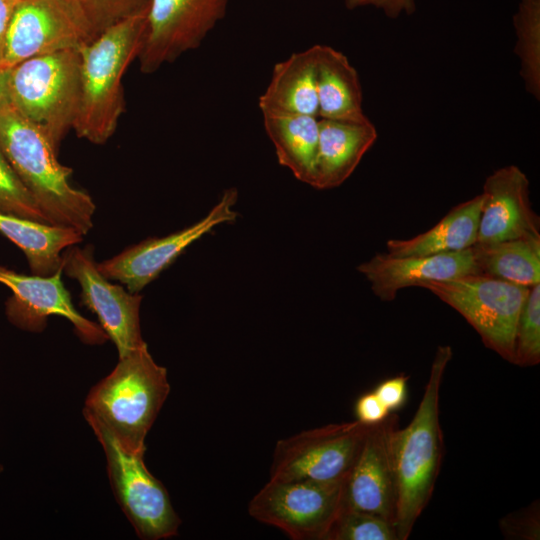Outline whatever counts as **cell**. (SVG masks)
<instances>
[{"label": "cell", "mask_w": 540, "mask_h": 540, "mask_svg": "<svg viewBox=\"0 0 540 540\" xmlns=\"http://www.w3.org/2000/svg\"><path fill=\"white\" fill-rule=\"evenodd\" d=\"M0 148L50 224L83 235L92 229L91 196L71 184L72 169L58 161V149L46 134L11 106L0 112Z\"/></svg>", "instance_id": "cell-1"}, {"label": "cell", "mask_w": 540, "mask_h": 540, "mask_svg": "<svg viewBox=\"0 0 540 540\" xmlns=\"http://www.w3.org/2000/svg\"><path fill=\"white\" fill-rule=\"evenodd\" d=\"M147 13L112 25L78 48L80 101L73 130L79 138L99 145L116 131L125 111L123 75L141 51Z\"/></svg>", "instance_id": "cell-2"}, {"label": "cell", "mask_w": 540, "mask_h": 540, "mask_svg": "<svg viewBox=\"0 0 540 540\" xmlns=\"http://www.w3.org/2000/svg\"><path fill=\"white\" fill-rule=\"evenodd\" d=\"M170 385L147 344L119 357L114 369L86 397L83 414L101 424L126 451L145 452V438Z\"/></svg>", "instance_id": "cell-3"}, {"label": "cell", "mask_w": 540, "mask_h": 540, "mask_svg": "<svg viewBox=\"0 0 540 540\" xmlns=\"http://www.w3.org/2000/svg\"><path fill=\"white\" fill-rule=\"evenodd\" d=\"M449 345L437 348L419 406L404 428H397L393 449L397 476L395 530L398 540L409 538L431 499L439 473L443 438L439 420L440 388L451 360Z\"/></svg>", "instance_id": "cell-4"}, {"label": "cell", "mask_w": 540, "mask_h": 540, "mask_svg": "<svg viewBox=\"0 0 540 540\" xmlns=\"http://www.w3.org/2000/svg\"><path fill=\"white\" fill-rule=\"evenodd\" d=\"M9 99L10 106L40 128L58 149L78 113V49L35 56L11 67Z\"/></svg>", "instance_id": "cell-5"}, {"label": "cell", "mask_w": 540, "mask_h": 540, "mask_svg": "<svg viewBox=\"0 0 540 540\" xmlns=\"http://www.w3.org/2000/svg\"><path fill=\"white\" fill-rule=\"evenodd\" d=\"M418 287L455 309L486 347L513 363L517 322L530 287L478 274L426 281Z\"/></svg>", "instance_id": "cell-6"}, {"label": "cell", "mask_w": 540, "mask_h": 540, "mask_svg": "<svg viewBox=\"0 0 540 540\" xmlns=\"http://www.w3.org/2000/svg\"><path fill=\"white\" fill-rule=\"evenodd\" d=\"M87 422L103 447L115 498L137 536L160 540L177 535L181 520L166 488L147 469L144 453L124 450L101 424Z\"/></svg>", "instance_id": "cell-7"}, {"label": "cell", "mask_w": 540, "mask_h": 540, "mask_svg": "<svg viewBox=\"0 0 540 540\" xmlns=\"http://www.w3.org/2000/svg\"><path fill=\"white\" fill-rule=\"evenodd\" d=\"M369 428L355 420L304 430L278 440L269 479L317 482L345 480Z\"/></svg>", "instance_id": "cell-8"}, {"label": "cell", "mask_w": 540, "mask_h": 540, "mask_svg": "<svg viewBox=\"0 0 540 540\" xmlns=\"http://www.w3.org/2000/svg\"><path fill=\"white\" fill-rule=\"evenodd\" d=\"M95 37L78 0H17L7 30L3 68L35 56L78 49Z\"/></svg>", "instance_id": "cell-9"}, {"label": "cell", "mask_w": 540, "mask_h": 540, "mask_svg": "<svg viewBox=\"0 0 540 540\" xmlns=\"http://www.w3.org/2000/svg\"><path fill=\"white\" fill-rule=\"evenodd\" d=\"M344 481L269 479L249 502L248 512L293 540H324L341 509Z\"/></svg>", "instance_id": "cell-10"}, {"label": "cell", "mask_w": 540, "mask_h": 540, "mask_svg": "<svg viewBox=\"0 0 540 540\" xmlns=\"http://www.w3.org/2000/svg\"><path fill=\"white\" fill-rule=\"evenodd\" d=\"M229 0H151L147 28L137 57L142 73L151 74L200 47L223 20Z\"/></svg>", "instance_id": "cell-11"}, {"label": "cell", "mask_w": 540, "mask_h": 540, "mask_svg": "<svg viewBox=\"0 0 540 540\" xmlns=\"http://www.w3.org/2000/svg\"><path fill=\"white\" fill-rule=\"evenodd\" d=\"M63 272L79 283L81 304L96 314L119 357L146 344L140 326L142 296L111 283L101 274L92 245H74L65 250Z\"/></svg>", "instance_id": "cell-12"}, {"label": "cell", "mask_w": 540, "mask_h": 540, "mask_svg": "<svg viewBox=\"0 0 540 540\" xmlns=\"http://www.w3.org/2000/svg\"><path fill=\"white\" fill-rule=\"evenodd\" d=\"M238 200L236 188L224 191L209 213L196 223L164 237L148 238L126 248L112 258L97 263L102 275L124 284L131 293H138L156 279L192 243L216 226L234 222Z\"/></svg>", "instance_id": "cell-13"}, {"label": "cell", "mask_w": 540, "mask_h": 540, "mask_svg": "<svg viewBox=\"0 0 540 540\" xmlns=\"http://www.w3.org/2000/svg\"><path fill=\"white\" fill-rule=\"evenodd\" d=\"M398 428L395 414L372 425L343 485L341 508L375 515L395 527L397 476L393 440Z\"/></svg>", "instance_id": "cell-14"}, {"label": "cell", "mask_w": 540, "mask_h": 540, "mask_svg": "<svg viewBox=\"0 0 540 540\" xmlns=\"http://www.w3.org/2000/svg\"><path fill=\"white\" fill-rule=\"evenodd\" d=\"M63 266L50 276L25 275L0 265V283L12 291L5 303L8 320L16 327L40 332L49 316L69 320L77 336L88 344H102L108 338L100 325L83 317L74 307L62 281Z\"/></svg>", "instance_id": "cell-15"}, {"label": "cell", "mask_w": 540, "mask_h": 540, "mask_svg": "<svg viewBox=\"0 0 540 540\" xmlns=\"http://www.w3.org/2000/svg\"><path fill=\"white\" fill-rule=\"evenodd\" d=\"M529 185L516 165L498 168L486 178L476 243L540 238V220L531 205Z\"/></svg>", "instance_id": "cell-16"}, {"label": "cell", "mask_w": 540, "mask_h": 540, "mask_svg": "<svg viewBox=\"0 0 540 540\" xmlns=\"http://www.w3.org/2000/svg\"><path fill=\"white\" fill-rule=\"evenodd\" d=\"M357 270L365 276L375 296L393 301L397 293L426 281H444L478 274L472 248L424 256L375 254Z\"/></svg>", "instance_id": "cell-17"}, {"label": "cell", "mask_w": 540, "mask_h": 540, "mask_svg": "<svg viewBox=\"0 0 540 540\" xmlns=\"http://www.w3.org/2000/svg\"><path fill=\"white\" fill-rule=\"evenodd\" d=\"M374 124L319 119L318 147L312 187L323 190L343 184L377 140Z\"/></svg>", "instance_id": "cell-18"}, {"label": "cell", "mask_w": 540, "mask_h": 540, "mask_svg": "<svg viewBox=\"0 0 540 540\" xmlns=\"http://www.w3.org/2000/svg\"><path fill=\"white\" fill-rule=\"evenodd\" d=\"M318 44L277 62L270 81L258 98L261 112L276 111L318 118Z\"/></svg>", "instance_id": "cell-19"}, {"label": "cell", "mask_w": 540, "mask_h": 540, "mask_svg": "<svg viewBox=\"0 0 540 540\" xmlns=\"http://www.w3.org/2000/svg\"><path fill=\"white\" fill-rule=\"evenodd\" d=\"M318 118L366 122L359 75L347 56L328 45L318 44Z\"/></svg>", "instance_id": "cell-20"}, {"label": "cell", "mask_w": 540, "mask_h": 540, "mask_svg": "<svg viewBox=\"0 0 540 540\" xmlns=\"http://www.w3.org/2000/svg\"><path fill=\"white\" fill-rule=\"evenodd\" d=\"M0 233L24 253L31 274L50 276L63 266V253L79 244L78 230L0 211Z\"/></svg>", "instance_id": "cell-21"}, {"label": "cell", "mask_w": 540, "mask_h": 540, "mask_svg": "<svg viewBox=\"0 0 540 540\" xmlns=\"http://www.w3.org/2000/svg\"><path fill=\"white\" fill-rule=\"evenodd\" d=\"M483 196L479 194L454 206L435 226L408 239L386 243L391 256H424L458 252L477 241Z\"/></svg>", "instance_id": "cell-22"}, {"label": "cell", "mask_w": 540, "mask_h": 540, "mask_svg": "<svg viewBox=\"0 0 540 540\" xmlns=\"http://www.w3.org/2000/svg\"><path fill=\"white\" fill-rule=\"evenodd\" d=\"M278 163L310 186L318 147L319 118L276 111L261 112Z\"/></svg>", "instance_id": "cell-23"}, {"label": "cell", "mask_w": 540, "mask_h": 540, "mask_svg": "<svg viewBox=\"0 0 540 540\" xmlns=\"http://www.w3.org/2000/svg\"><path fill=\"white\" fill-rule=\"evenodd\" d=\"M478 275L531 287L540 283V238H521L472 247Z\"/></svg>", "instance_id": "cell-24"}, {"label": "cell", "mask_w": 540, "mask_h": 540, "mask_svg": "<svg viewBox=\"0 0 540 540\" xmlns=\"http://www.w3.org/2000/svg\"><path fill=\"white\" fill-rule=\"evenodd\" d=\"M515 54L525 90L540 100V0H519L513 16Z\"/></svg>", "instance_id": "cell-25"}, {"label": "cell", "mask_w": 540, "mask_h": 540, "mask_svg": "<svg viewBox=\"0 0 540 540\" xmlns=\"http://www.w3.org/2000/svg\"><path fill=\"white\" fill-rule=\"evenodd\" d=\"M540 362V283L530 287L515 333L514 361L519 366Z\"/></svg>", "instance_id": "cell-26"}, {"label": "cell", "mask_w": 540, "mask_h": 540, "mask_svg": "<svg viewBox=\"0 0 540 540\" xmlns=\"http://www.w3.org/2000/svg\"><path fill=\"white\" fill-rule=\"evenodd\" d=\"M324 540H398L395 527L384 519L341 508Z\"/></svg>", "instance_id": "cell-27"}, {"label": "cell", "mask_w": 540, "mask_h": 540, "mask_svg": "<svg viewBox=\"0 0 540 540\" xmlns=\"http://www.w3.org/2000/svg\"><path fill=\"white\" fill-rule=\"evenodd\" d=\"M0 211L49 223L0 148Z\"/></svg>", "instance_id": "cell-28"}, {"label": "cell", "mask_w": 540, "mask_h": 540, "mask_svg": "<svg viewBox=\"0 0 540 540\" xmlns=\"http://www.w3.org/2000/svg\"><path fill=\"white\" fill-rule=\"evenodd\" d=\"M96 36L129 17L147 13L151 0H78Z\"/></svg>", "instance_id": "cell-29"}, {"label": "cell", "mask_w": 540, "mask_h": 540, "mask_svg": "<svg viewBox=\"0 0 540 540\" xmlns=\"http://www.w3.org/2000/svg\"><path fill=\"white\" fill-rule=\"evenodd\" d=\"M408 378L406 375H397L380 382L373 392L390 413L401 409L408 396Z\"/></svg>", "instance_id": "cell-30"}, {"label": "cell", "mask_w": 540, "mask_h": 540, "mask_svg": "<svg viewBox=\"0 0 540 540\" xmlns=\"http://www.w3.org/2000/svg\"><path fill=\"white\" fill-rule=\"evenodd\" d=\"M502 530L506 535L524 539H538L539 518L535 507L510 515L502 521Z\"/></svg>", "instance_id": "cell-31"}, {"label": "cell", "mask_w": 540, "mask_h": 540, "mask_svg": "<svg viewBox=\"0 0 540 540\" xmlns=\"http://www.w3.org/2000/svg\"><path fill=\"white\" fill-rule=\"evenodd\" d=\"M389 414L373 391L361 395L355 403L356 420L364 425H376L385 420Z\"/></svg>", "instance_id": "cell-32"}, {"label": "cell", "mask_w": 540, "mask_h": 540, "mask_svg": "<svg viewBox=\"0 0 540 540\" xmlns=\"http://www.w3.org/2000/svg\"><path fill=\"white\" fill-rule=\"evenodd\" d=\"M344 4L349 10L372 6L380 9L390 19L412 14L416 9L415 0H344Z\"/></svg>", "instance_id": "cell-33"}, {"label": "cell", "mask_w": 540, "mask_h": 540, "mask_svg": "<svg viewBox=\"0 0 540 540\" xmlns=\"http://www.w3.org/2000/svg\"><path fill=\"white\" fill-rule=\"evenodd\" d=\"M17 0H0V68H3L6 35Z\"/></svg>", "instance_id": "cell-34"}, {"label": "cell", "mask_w": 540, "mask_h": 540, "mask_svg": "<svg viewBox=\"0 0 540 540\" xmlns=\"http://www.w3.org/2000/svg\"><path fill=\"white\" fill-rule=\"evenodd\" d=\"M9 73L10 68H0V112L10 106Z\"/></svg>", "instance_id": "cell-35"}, {"label": "cell", "mask_w": 540, "mask_h": 540, "mask_svg": "<svg viewBox=\"0 0 540 540\" xmlns=\"http://www.w3.org/2000/svg\"><path fill=\"white\" fill-rule=\"evenodd\" d=\"M0 470H1V467H0Z\"/></svg>", "instance_id": "cell-36"}]
</instances>
